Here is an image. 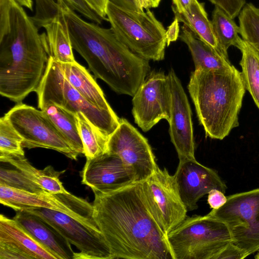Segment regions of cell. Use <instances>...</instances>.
<instances>
[{
	"label": "cell",
	"mask_w": 259,
	"mask_h": 259,
	"mask_svg": "<svg viewBox=\"0 0 259 259\" xmlns=\"http://www.w3.org/2000/svg\"><path fill=\"white\" fill-rule=\"evenodd\" d=\"M140 7L143 10H147L151 8H154L152 0H136Z\"/></svg>",
	"instance_id": "41"
},
{
	"label": "cell",
	"mask_w": 259,
	"mask_h": 259,
	"mask_svg": "<svg viewBox=\"0 0 259 259\" xmlns=\"http://www.w3.org/2000/svg\"><path fill=\"white\" fill-rule=\"evenodd\" d=\"M180 26L179 22L175 18L173 22L167 27L166 30L165 36L166 45L168 46L172 42L176 41L179 37Z\"/></svg>",
	"instance_id": "38"
},
{
	"label": "cell",
	"mask_w": 259,
	"mask_h": 259,
	"mask_svg": "<svg viewBox=\"0 0 259 259\" xmlns=\"http://www.w3.org/2000/svg\"><path fill=\"white\" fill-rule=\"evenodd\" d=\"M59 63L66 78L90 103L101 110L113 111L102 89L84 67L76 61Z\"/></svg>",
	"instance_id": "20"
},
{
	"label": "cell",
	"mask_w": 259,
	"mask_h": 259,
	"mask_svg": "<svg viewBox=\"0 0 259 259\" xmlns=\"http://www.w3.org/2000/svg\"><path fill=\"white\" fill-rule=\"evenodd\" d=\"M167 238L174 259H215L232 241L227 225L208 214L187 217Z\"/></svg>",
	"instance_id": "6"
},
{
	"label": "cell",
	"mask_w": 259,
	"mask_h": 259,
	"mask_svg": "<svg viewBox=\"0 0 259 259\" xmlns=\"http://www.w3.org/2000/svg\"><path fill=\"white\" fill-rule=\"evenodd\" d=\"M38 107L47 114L71 147L79 154H84L75 114L51 102L38 105Z\"/></svg>",
	"instance_id": "25"
},
{
	"label": "cell",
	"mask_w": 259,
	"mask_h": 259,
	"mask_svg": "<svg viewBox=\"0 0 259 259\" xmlns=\"http://www.w3.org/2000/svg\"><path fill=\"white\" fill-rule=\"evenodd\" d=\"M35 14L31 17L37 28L60 15L64 0H35Z\"/></svg>",
	"instance_id": "32"
},
{
	"label": "cell",
	"mask_w": 259,
	"mask_h": 259,
	"mask_svg": "<svg viewBox=\"0 0 259 259\" xmlns=\"http://www.w3.org/2000/svg\"><path fill=\"white\" fill-rule=\"evenodd\" d=\"M207 194V203L212 209L219 208L227 200V197L225 196V193L218 189H212Z\"/></svg>",
	"instance_id": "36"
},
{
	"label": "cell",
	"mask_w": 259,
	"mask_h": 259,
	"mask_svg": "<svg viewBox=\"0 0 259 259\" xmlns=\"http://www.w3.org/2000/svg\"><path fill=\"white\" fill-rule=\"evenodd\" d=\"M21 6L25 7L28 8L31 11H32V2L31 0H15Z\"/></svg>",
	"instance_id": "42"
},
{
	"label": "cell",
	"mask_w": 259,
	"mask_h": 259,
	"mask_svg": "<svg viewBox=\"0 0 259 259\" xmlns=\"http://www.w3.org/2000/svg\"><path fill=\"white\" fill-rule=\"evenodd\" d=\"M135 182L134 173L117 155L106 153L87 159L82 184L93 192L107 193Z\"/></svg>",
	"instance_id": "17"
},
{
	"label": "cell",
	"mask_w": 259,
	"mask_h": 259,
	"mask_svg": "<svg viewBox=\"0 0 259 259\" xmlns=\"http://www.w3.org/2000/svg\"><path fill=\"white\" fill-rule=\"evenodd\" d=\"M207 214L227 225L232 243L248 256L259 250V188L228 196L224 205Z\"/></svg>",
	"instance_id": "8"
},
{
	"label": "cell",
	"mask_w": 259,
	"mask_h": 259,
	"mask_svg": "<svg viewBox=\"0 0 259 259\" xmlns=\"http://www.w3.org/2000/svg\"><path fill=\"white\" fill-rule=\"evenodd\" d=\"M35 93L38 105L51 102L75 114L81 112L108 137L119 126L120 118L115 112L101 110L90 103L70 83L59 62L51 56Z\"/></svg>",
	"instance_id": "7"
},
{
	"label": "cell",
	"mask_w": 259,
	"mask_h": 259,
	"mask_svg": "<svg viewBox=\"0 0 259 259\" xmlns=\"http://www.w3.org/2000/svg\"><path fill=\"white\" fill-rule=\"evenodd\" d=\"M247 256V254L242 250L231 242L215 256V259H243Z\"/></svg>",
	"instance_id": "35"
},
{
	"label": "cell",
	"mask_w": 259,
	"mask_h": 259,
	"mask_svg": "<svg viewBox=\"0 0 259 259\" xmlns=\"http://www.w3.org/2000/svg\"><path fill=\"white\" fill-rule=\"evenodd\" d=\"M214 5L222 9L231 18L238 16L246 3V0H209Z\"/></svg>",
	"instance_id": "34"
},
{
	"label": "cell",
	"mask_w": 259,
	"mask_h": 259,
	"mask_svg": "<svg viewBox=\"0 0 259 259\" xmlns=\"http://www.w3.org/2000/svg\"><path fill=\"white\" fill-rule=\"evenodd\" d=\"M35 241L57 259H74L71 244L51 225L26 210L17 211L13 218Z\"/></svg>",
	"instance_id": "18"
},
{
	"label": "cell",
	"mask_w": 259,
	"mask_h": 259,
	"mask_svg": "<svg viewBox=\"0 0 259 259\" xmlns=\"http://www.w3.org/2000/svg\"><path fill=\"white\" fill-rule=\"evenodd\" d=\"M211 24L220 49L223 55L229 59L228 50L231 46L238 47L242 38L240 28L234 19L218 7L214 6Z\"/></svg>",
	"instance_id": "28"
},
{
	"label": "cell",
	"mask_w": 259,
	"mask_h": 259,
	"mask_svg": "<svg viewBox=\"0 0 259 259\" xmlns=\"http://www.w3.org/2000/svg\"><path fill=\"white\" fill-rule=\"evenodd\" d=\"M5 116L22 137L23 148L50 149L74 160L79 155L43 110L20 103Z\"/></svg>",
	"instance_id": "9"
},
{
	"label": "cell",
	"mask_w": 259,
	"mask_h": 259,
	"mask_svg": "<svg viewBox=\"0 0 259 259\" xmlns=\"http://www.w3.org/2000/svg\"><path fill=\"white\" fill-rule=\"evenodd\" d=\"M147 202L155 219L167 235L187 217L174 176L158 166L142 182Z\"/></svg>",
	"instance_id": "11"
},
{
	"label": "cell",
	"mask_w": 259,
	"mask_h": 259,
	"mask_svg": "<svg viewBox=\"0 0 259 259\" xmlns=\"http://www.w3.org/2000/svg\"><path fill=\"white\" fill-rule=\"evenodd\" d=\"M254 258L259 259V250L258 251V252L256 254V255L254 256Z\"/></svg>",
	"instance_id": "44"
},
{
	"label": "cell",
	"mask_w": 259,
	"mask_h": 259,
	"mask_svg": "<svg viewBox=\"0 0 259 259\" xmlns=\"http://www.w3.org/2000/svg\"><path fill=\"white\" fill-rule=\"evenodd\" d=\"M181 199L187 211L198 208L197 202L211 190L225 193L227 187L218 172L196 159L179 160L174 175Z\"/></svg>",
	"instance_id": "16"
},
{
	"label": "cell",
	"mask_w": 259,
	"mask_h": 259,
	"mask_svg": "<svg viewBox=\"0 0 259 259\" xmlns=\"http://www.w3.org/2000/svg\"><path fill=\"white\" fill-rule=\"evenodd\" d=\"M95 11L104 20L106 18V11L109 0H86Z\"/></svg>",
	"instance_id": "37"
},
{
	"label": "cell",
	"mask_w": 259,
	"mask_h": 259,
	"mask_svg": "<svg viewBox=\"0 0 259 259\" xmlns=\"http://www.w3.org/2000/svg\"><path fill=\"white\" fill-rule=\"evenodd\" d=\"M106 15L117 38L133 53L148 61L164 59L166 30L149 9L135 11L109 1Z\"/></svg>",
	"instance_id": "5"
},
{
	"label": "cell",
	"mask_w": 259,
	"mask_h": 259,
	"mask_svg": "<svg viewBox=\"0 0 259 259\" xmlns=\"http://www.w3.org/2000/svg\"><path fill=\"white\" fill-rule=\"evenodd\" d=\"M237 48L242 54L239 64L245 88L259 109V52L243 39Z\"/></svg>",
	"instance_id": "26"
},
{
	"label": "cell",
	"mask_w": 259,
	"mask_h": 259,
	"mask_svg": "<svg viewBox=\"0 0 259 259\" xmlns=\"http://www.w3.org/2000/svg\"><path fill=\"white\" fill-rule=\"evenodd\" d=\"M135 122L148 132L161 119L169 121L171 92L167 75L153 70L146 77L133 97Z\"/></svg>",
	"instance_id": "12"
},
{
	"label": "cell",
	"mask_w": 259,
	"mask_h": 259,
	"mask_svg": "<svg viewBox=\"0 0 259 259\" xmlns=\"http://www.w3.org/2000/svg\"><path fill=\"white\" fill-rule=\"evenodd\" d=\"M113 4L126 9L138 12H143L136 0H109Z\"/></svg>",
	"instance_id": "39"
},
{
	"label": "cell",
	"mask_w": 259,
	"mask_h": 259,
	"mask_svg": "<svg viewBox=\"0 0 259 259\" xmlns=\"http://www.w3.org/2000/svg\"><path fill=\"white\" fill-rule=\"evenodd\" d=\"M108 150L132 170L136 182L147 180L158 166L148 140L125 118L109 137Z\"/></svg>",
	"instance_id": "14"
},
{
	"label": "cell",
	"mask_w": 259,
	"mask_h": 259,
	"mask_svg": "<svg viewBox=\"0 0 259 259\" xmlns=\"http://www.w3.org/2000/svg\"><path fill=\"white\" fill-rule=\"evenodd\" d=\"M172 10L175 18L179 22L183 23L198 38L226 58L220 49L211 22L208 18L203 3L194 0L190 8L183 13Z\"/></svg>",
	"instance_id": "24"
},
{
	"label": "cell",
	"mask_w": 259,
	"mask_h": 259,
	"mask_svg": "<svg viewBox=\"0 0 259 259\" xmlns=\"http://www.w3.org/2000/svg\"><path fill=\"white\" fill-rule=\"evenodd\" d=\"M41 34L48 55L61 63L75 61L68 28L62 8L60 15L45 24Z\"/></svg>",
	"instance_id": "21"
},
{
	"label": "cell",
	"mask_w": 259,
	"mask_h": 259,
	"mask_svg": "<svg viewBox=\"0 0 259 259\" xmlns=\"http://www.w3.org/2000/svg\"><path fill=\"white\" fill-rule=\"evenodd\" d=\"M238 19L241 38L259 52V8L252 3L245 4Z\"/></svg>",
	"instance_id": "29"
},
{
	"label": "cell",
	"mask_w": 259,
	"mask_h": 259,
	"mask_svg": "<svg viewBox=\"0 0 259 259\" xmlns=\"http://www.w3.org/2000/svg\"><path fill=\"white\" fill-rule=\"evenodd\" d=\"M181 28L179 37L189 49L195 69L221 70L232 65L228 59L198 38L186 25Z\"/></svg>",
	"instance_id": "22"
},
{
	"label": "cell",
	"mask_w": 259,
	"mask_h": 259,
	"mask_svg": "<svg viewBox=\"0 0 259 259\" xmlns=\"http://www.w3.org/2000/svg\"><path fill=\"white\" fill-rule=\"evenodd\" d=\"M194 0H172V10L183 13L187 11Z\"/></svg>",
	"instance_id": "40"
},
{
	"label": "cell",
	"mask_w": 259,
	"mask_h": 259,
	"mask_svg": "<svg viewBox=\"0 0 259 259\" xmlns=\"http://www.w3.org/2000/svg\"><path fill=\"white\" fill-rule=\"evenodd\" d=\"M161 0H152V2L154 5V8H156L158 6Z\"/></svg>",
	"instance_id": "43"
},
{
	"label": "cell",
	"mask_w": 259,
	"mask_h": 259,
	"mask_svg": "<svg viewBox=\"0 0 259 259\" xmlns=\"http://www.w3.org/2000/svg\"><path fill=\"white\" fill-rule=\"evenodd\" d=\"M23 139L4 115L0 118V155L25 156Z\"/></svg>",
	"instance_id": "30"
},
{
	"label": "cell",
	"mask_w": 259,
	"mask_h": 259,
	"mask_svg": "<svg viewBox=\"0 0 259 259\" xmlns=\"http://www.w3.org/2000/svg\"><path fill=\"white\" fill-rule=\"evenodd\" d=\"M0 202L16 211L45 208L68 215L85 226L100 231L93 216V206L86 200L66 191L33 193L0 184Z\"/></svg>",
	"instance_id": "10"
},
{
	"label": "cell",
	"mask_w": 259,
	"mask_h": 259,
	"mask_svg": "<svg viewBox=\"0 0 259 259\" xmlns=\"http://www.w3.org/2000/svg\"><path fill=\"white\" fill-rule=\"evenodd\" d=\"M0 161L8 163L16 167L46 191L52 193L67 191L59 179L63 171H57L52 166L39 170L32 166L25 156L20 155H0Z\"/></svg>",
	"instance_id": "23"
},
{
	"label": "cell",
	"mask_w": 259,
	"mask_h": 259,
	"mask_svg": "<svg viewBox=\"0 0 259 259\" xmlns=\"http://www.w3.org/2000/svg\"><path fill=\"white\" fill-rule=\"evenodd\" d=\"M49 56L38 28L22 6L12 0L9 26L0 37V94L18 104L35 92Z\"/></svg>",
	"instance_id": "3"
},
{
	"label": "cell",
	"mask_w": 259,
	"mask_h": 259,
	"mask_svg": "<svg viewBox=\"0 0 259 259\" xmlns=\"http://www.w3.org/2000/svg\"><path fill=\"white\" fill-rule=\"evenodd\" d=\"M75 116L83 146V154L87 159L108 153L109 137L94 125L82 113L77 112Z\"/></svg>",
	"instance_id": "27"
},
{
	"label": "cell",
	"mask_w": 259,
	"mask_h": 259,
	"mask_svg": "<svg viewBox=\"0 0 259 259\" xmlns=\"http://www.w3.org/2000/svg\"><path fill=\"white\" fill-rule=\"evenodd\" d=\"M64 1L74 11L78 12L96 24H101L102 21L104 20L95 11L86 0Z\"/></svg>",
	"instance_id": "33"
},
{
	"label": "cell",
	"mask_w": 259,
	"mask_h": 259,
	"mask_svg": "<svg viewBox=\"0 0 259 259\" xmlns=\"http://www.w3.org/2000/svg\"><path fill=\"white\" fill-rule=\"evenodd\" d=\"M3 163L5 166L1 164L0 184L33 193H39L45 190L16 167L8 163L9 166Z\"/></svg>",
	"instance_id": "31"
},
{
	"label": "cell",
	"mask_w": 259,
	"mask_h": 259,
	"mask_svg": "<svg viewBox=\"0 0 259 259\" xmlns=\"http://www.w3.org/2000/svg\"><path fill=\"white\" fill-rule=\"evenodd\" d=\"M0 243L9 246L26 255L28 259H57L35 241L13 219L0 215Z\"/></svg>",
	"instance_id": "19"
},
{
	"label": "cell",
	"mask_w": 259,
	"mask_h": 259,
	"mask_svg": "<svg viewBox=\"0 0 259 259\" xmlns=\"http://www.w3.org/2000/svg\"><path fill=\"white\" fill-rule=\"evenodd\" d=\"M62 10L72 48L86 61L95 77L116 93L133 97L151 71L149 61L123 45L111 28L83 20L65 1Z\"/></svg>",
	"instance_id": "2"
},
{
	"label": "cell",
	"mask_w": 259,
	"mask_h": 259,
	"mask_svg": "<svg viewBox=\"0 0 259 259\" xmlns=\"http://www.w3.org/2000/svg\"><path fill=\"white\" fill-rule=\"evenodd\" d=\"M188 89L206 137L223 140L239 126L246 89L241 72L233 65L221 70L195 69Z\"/></svg>",
	"instance_id": "4"
},
{
	"label": "cell",
	"mask_w": 259,
	"mask_h": 259,
	"mask_svg": "<svg viewBox=\"0 0 259 259\" xmlns=\"http://www.w3.org/2000/svg\"><path fill=\"white\" fill-rule=\"evenodd\" d=\"M171 92L169 133L179 160L196 159L192 112L180 79L171 68L167 74Z\"/></svg>",
	"instance_id": "15"
},
{
	"label": "cell",
	"mask_w": 259,
	"mask_h": 259,
	"mask_svg": "<svg viewBox=\"0 0 259 259\" xmlns=\"http://www.w3.org/2000/svg\"><path fill=\"white\" fill-rule=\"evenodd\" d=\"M94 193V218L112 259H174L167 235L150 209L142 182Z\"/></svg>",
	"instance_id": "1"
},
{
	"label": "cell",
	"mask_w": 259,
	"mask_h": 259,
	"mask_svg": "<svg viewBox=\"0 0 259 259\" xmlns=\"http://www.w3.org/2000/svg\"><path fill=\"white\" fill-rule=\"evenodd\" d=\"M24 210L42 219L75 246L80 252H75L74 259H112L110 248L101 231L54 210L39 207Z\"/></svg>",
	"instance_id": "13"
}]
</instances>
